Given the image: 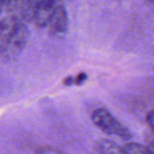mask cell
Here are the masks:
<instances>
[{"label":"cell","instance_id":"obj_1","mask_svg":"<svg viewBox=\"0 0 154 154\" xmlns=\"http://www.w3.org/2000/svg\"><path fill=\"white\" fill-rule=\"evenodd\" d=\"M91 119L97 127L107 134L116 135L125 140H130L133 137L129 129L106 109H96L91 116Z\"/></svg>","mask_w":154,"mask_h":154},{"label":"cell","instance_id":"obj_2","mask_svg":"<svg viewBox=\"0 0 154 154\" xmlns=\"http://www.w3.org/2000/svg\"><path fill=\"white\" fill-rule=\"evenodd\" d=\"M5 5L0 9V54H4L15 29L21 21L15 12Z\"/></svg>","mask_w":154,"mask_h":154},{"label":"cell","instance_id":"obj_3","mask_svg":"<svg viewBox=\"0 0 154 154\" xmlns=\"http://www.w3.org/2000/svg\"><path fill=\"white\" fill-rule=\"evenodd\" d=\"M28 38L29 30L24 22L20 21L3 55L8 59L16 57L25 47Z\"/></svg>","mask_w":154,"mask_h":154},{"label":"cell","instance_id":"obj_4","mask_svg":"<svg viewBox=\"0 0 154 154\" xmlns=\"http://www.w3.org/2000/svg\"><path fill=\"white\" fill-rule=\"evenodd\" d=\"M49 32L52 37L60 38L64 36L68 31V14L62 5H58L48 22Z\"/></svg>","mask_w":154,"mask_h":154},{"label":"cell","instance_id":"obj_5","mask_svg":"<svg viewBox=\"0 0 154 154\" xmlns=\"http://www.w3.org/2000/svg\"><path fill=\"white\" fill-rule=\"evenodd\" d=\"M57 5L58 0H41L36 6L32 21L38 27H44Z\"/></svg>","mask_w":154,"mask_h":154},{"label":"cell","instance_id":"obj_6","mask_svg":"<svg viewBox=\"0 0 154 154\" xmlns=\"http://www.w3.org/2000/svg\"><path fill=\"white\" fill-rule=\"evenodd\" d=\"M97 150L100 154H122V150L115 142L102 139L97 144Z\"/></svg>","mask_w":154,"mask_h":154},{"label":"cell","instance_id":"obj_7","mask_svg":"<svg viewBox=\"0 0 154 154\" xmlns=\"http://www.w3.org/2000/svg\"><path fill=\"white\" fill-rule=\"evenodd\" d=\"M121 150L122 154H152L148 148L136 143H128L121 147Z\"/></svg>","mask_w":154,"mask_h":154},{"label":"cell","instance_id":"obj_8","mask_svg":"<svg viewBox=\"0 0 154 154\" xmlns=\"http://www.w3.org/2000/svg\"><path fill=\"white\" fill-rule=\"evenodd\" d=\"M35 154H62L60 152H59L58 150H56L55 148L52 147H49V146H43L41 147L37 150Z\"/></svg>","mask_w":154,"mask_h":154},{"label":"cell","instance_id":"obj_9","mask_svg":"<svg viewBox=\"0 0 154 154\" xmlns=\"http://www.w3.org/2000/svg\"><path fill=\"white\" fill-rule=\"evenodd\" d=\"M88 79V76L85 72H80L79 73L75 78H74V84L77 86L82 85Z\"/></svg>","mask_w":154,"mask_h":154},{"label":"cell","instance_id":"obj_10","mask_svg":"<svg viewBox=\"0 0 154 154\" xmlns=\"http://www.w3.org/2000/svg\"><path fill=\"white\" fill-rule=\"evenodd\" d=\"M147 123L149 124L150 127H151L152 129H153V125H154L153 111H151V112L147 115Z\"/></svg>","mask_w":154,"mask_h":154},{"label":"cell","instance_id":"obj_11","mask_svg":"<svg viewBox=\"0 0 154 154\" xmlns=\"http://www.w3.org/2000/svg\"><path fill=\"white\" fill-rule=\"evenodd\" d=\"M63 84L65 86H71L72 84H74V78L71 76H69L67 78H65V79L63 80Z\"/></svg>","mask_w":154,"mask_h":154}]
</instances>
